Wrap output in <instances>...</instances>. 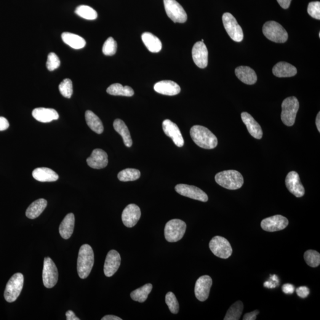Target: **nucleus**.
I'll return each mask as SVG.
<instances>
[{
	"label": "nucleus",
	"mask_w": 320,
	"mask_h": 320,
	"mask_svg": "<svg viewBox=\"0 0 320 320\" xmlns=\"http://www.w3.org/2000/svg\"><path fill=\"white\" fill-rule=\"evenodd\" d=\"M263 33L267 38L276 43L286 42L288 34L281 25L274 21H269L263 27Z\"/></svg>",
	"instance_id": "39448f33"
},
{
	"label": "nucleus",
	"mask_w": 320,
	"mask_h": 320,
	"mask_svg": "<svg viewBox=\"0 0 320 320\" xmlns=\"http://www.w3.org/2000/svg\"><path fill=\"white\" fill-rule=\"evenodd\" d=\"M9 127V122L4 117H0V131L5 130Z\"/></svg>",
	"instance_id": "de8ad7c7"
},
{
	"label": "nucleus",
	"mask_w": 320,
	"mask_h": 320,
	"mask_svg": "<svg viewBox=\"0 0 320 320\" xmlns=\"http://www.w3.org/2000/svg\"><path fill=\"white\" fill-rule=\"evenodd\" d=\"M75 224V217L73 213H69L64 218L61 223L59 231L61 236L64 239L70 238L73 233Z\"/></svg>",
	"instance_id": "bb28decb"
},
{
	"label": "nucleus",
	"mask_w": 320,
	"mask_h": 320,
	"mask_svg": "<svg viewBox=\"0 0 320 320\" xmlns=\"http://www.w3.org/2000/svg\"><path fill=\"white\" fill-rule=\"evenodd\" d=\"M60 60L58 56L55 53H50L48 55L47 62V67L50 71H54L60 66Z\"/></svg>",
	"instance_id": "79ce46f5"
},
{
	"label": "nucleus",
	"mask_w": 320,
	"mask_h": 320,
	"mask_svg": "<svg viewBox=\"0 0 320 320\" xmlns=\"http://www.w3.org/2000/svg\"><path fill=\"white\" fill-rule=\"evenodd\" d=\"M235 73H236L237 78L244 84L253 85L257 81V75L255 71L249 66H239L236 69Z\"/></svg>",
	"instance_id": "b1692460"
},
{
	"label": "nucleus",
	"mask_w": 320,
	"mask_h": 320,
	"mask_svg": "<svg viewBox=\"0 0 320 320\" xmlns=\"http://www.w3.org/2000/svg\"><path fill=\"white\" fill-rule=\"evenodd\" d=\"M190 134L194 143L199 147L211 149L218 145L217 138L206 127L200 125L192 127Z\"/></svg>",
	"instance_id": "f257e3e1"
},
{
	"label": "nucleus",
	"mask_w": 320,
	"mask_h": 320,
	"mask_svg": "<svg viewBox=\"0 0 320 320\" xmlns=\"http://www.w3.org/2000/svg\"><path fill=\"white\" fill-rule=\"evenodd\" d=\"M223 21L224 28L231 39L235 42H241L244 37L243 32L236 18L231 13H225L223 16Z\"/></svg>",
	"instance_id": "1a4fd4ad"
},
{
	"label": "nucleus",
	"mask_w": 320,
	"mask_h": 320,
	"mask_svg": "<svg viewBox=\"0 0 320 320\" xmlns=\"http://www.w3.org/2000/svg\"><path fill=\"white\" fill-rule=\"evenodd\" d=\"M59 90L64 97L71 98L73 93V82L70 79L64 80L59 85Z\"/></svg>",
	"instance_id": "58836bf2"
},
{
	"label": "nucleus",
	"mask_w": 320,
	"mask_h": 320,
	"mask_svg": "<svg viewBox=\"0 0 320 320\" xmlns=\"http://www.w3.org/2000/svg\"><path fill=\"white\" fill-rule=\"evenodd\" d=\"M153 289V285L147 284L143 287L138 288L130 293V297L133 301L143 303L145 302Z\"/></svg>",
	"instance_id": "72a5a7b5"
},
{
	"label": "nucleus",
	"mask_w": 320,
	"mask_h": 320,
	"mask_svg": "<svg viewBox=\"0 0 320 320\" xmlns=\"http://www.w3.org/2000/svg\"><path fill=\"white\" fill-rule=\"evenodd\" d=\"M121 257L119 253L114 250H111L107 255L104 273L107 277H111L116 273L121 265Z\"/></svg>",
	"instance_id": "6ab92c4d"
},
{
	"label": "nucleus",
	"mask_w": 320,
	"mask_h": 320,
	"mask_svg": "<svg viewBox=\"0 0 320 320\" xmlns=\"http://www.w3.org/2000/svg\"><path fill=\"white\" fill-rule=\"evenodd\" d=\"M259 314V311L255 310L251 313L245 314L243 317L244 320H255L257 319V315Z\"/></svg>",
	"instance_id": "49530a36"
},
{
	"label": "nucleus",
	"mask_w": 320,
	"mask_h": 320,
	"mask_svg": "<svg viewBox=\"0 0 320 320\" xmlns=\"http://www.w3.org/2000/svg\"><path fill=\"white\" fill-rule=\"evenodd\" d=\"M276 285H277L276 283H273L271 281L265 282V284H264V286L268 288H274L276 287Z\"/></svg>",
	"instance_id": "603ef678"
},
{
	"label": "nucleus",
	"mask_w": 320,
	"mask_h": 320,
	"mask_svg": "<svg viewBox=\"0 0 320 320\" xmlns=\"http://www.w3.org/2000/svg\"><path fill=\"white\" fill-rule=\"evenodd\" d=\"M142 40L144 45L147 48L149 51L157 53L161 50V41L153 34L149 33V32H145L142 34Z\"/></svg>",
	"instance_id": "c85d7f7f"
},
{
	"label": "nucleus",
	"mask_w": 320,
	"mask_h": 320,
	"mask_svg": "<svg viewBox=\"0 0 320 320\" xmlns=\"http://www.w3.org/2000/svg\"><path fill=\"white\" fill-rule=\"evenodd\" d=\"M273 74L277 77H290L295 76L297 73L295 66L286 62H280L276 64L273 68Z\"/></svg>",
	"instance_id": "a878e982"
},
{
	"label": "nucleus",
	"mask_w": 320,
	"mask_h": 320,
	"mask_svg": "<svg viewBox=\"0 0 320 320\" xmlns=\"http://www.w3.org/2000/svg\"><path fill=\"white\" fill-rule=\"evenodd\" d=\"M209 249L218 257L226 259L233 253V249L227 240L221 236L213 237L209 242Z\"/></svg>",
	"instance_id": "6e6552de"
},
{
	"label": "nucleus",
	"mask_w": 320,
	"mask_h": 320,
	"mask_svg": "<svg viewBox=\"0 0 320 320\" xmlns=\"http://www.w3.org/2000/svg\"><path fill=\"white\" fill-rule=\"evenodd\" d=\"M308 13L312 17L317 20L320 19V2L314 1L309 2L308 6Z\"/></svg>",
	"instance_id": "37998d69"
},
{
	"label": "nucleus",
	"mask_w": 320,
	"mask_h": 320,
	"mask_svg": "<svg viewBox=\"0 0 320 320\" xmlns=\"http://www.w3.org/2000/svg\"><path fill=\"white\" fill-rule=\"evenodd\" d=\"M75 13L80 17L86 20H93L97 17V13L96 12V11L88 5H80L77 7Z\"/></svg>",
	"instance_id": "c9c22d12"
},
{
	"label": "nucleus",
	"mask_w": 320,
	"mask_h": 320,
	"mask_svg": "<svg viewBox=\"0 0 320 320\" xmlns=\"http://www.w3.org/2000/svg\"><path fill=\"white\" fill-rule=\"evenodd\" d=\"M288 224L289 221L286 217L281 215H276L264 219L261 221L260 225L263 230L275 232L286 228Z\"/></svg>",
	"instance_id": "ddd939ff"
},
{
	"label": "nucleus",
	"mask_w": 320,
	"mask_h": 320,
	"mask_svg": "<svg viewBox=\"0 0 320 320\" xmlns=\"http://www.w3.org/2000/svg\"><path fill=\"white\" fill-rule=\"evenodd\" d=\"M297 293L298 297L301 298H305L308 297L309 293V288L306 287H300L297 288Z\"/></svg>",
	"instance_id": "c03bdc74"
},
{
	"label": "nucleus",
	"mask_w": 320,
	"mask_h": 320,
	"mask_svg": "<svg viewBox=\"0 0 320 320\" xmlns=\"http://www.w3.org/2000/svg\"><path fill=\"white\" fill-rule=\"evenodd\" d=\"M154 89L160 94L167 96H175L179 94L181 89L176 82L170 80L157 82L154 85Z\"/></svg>",
	"instance_id": "412c9836"
},
{
	"label": "nucleus",
	"mask_w": 320,
	"mask_h": 320,
	"mask_svg": "<svg viewBox=\"0 0 320 320\" xmlns=\"http://www.w3.org/2000/svg\"><path fill=\"white\" fill-rule=\"evenodd\" d=\"M165 12L173 22L183 23L186 22L188 16L185 10L176 0H164Z\"/></svg>",
	"instance_id": "9d476101"
},
{
	"label": "nucleus",
	"mask_w": 320,
	"mask_h": 320,
	"mask_svg": "<svg viewBox=\"0 0 320 320\" xmlns=\"http://www.w3.org/2000/svg\"><path fill=\"white\" fill-rule=\"evenodd\" d=\"M32 176L34 179L41 182H52L59 178L57 173L47 167L37 168L33 171Z\"/></svg>",
	"instance_id": "393cba45"
},
{
	"label": "nucleus",
	"mask_w": 320,
	"mask_h": 320,
	"mask_svg": "<svg viewBox=\"0 0 320 320\" xmlns=\"http://www.w3.org/2000/svg\"><path fill=\"white\" fill-rule=\"evenodd\" d=\"M285 184L288 191L297 197H301L305 194V189L301 183L300 176L294 171L288 173Z\"/></svg>",
	"instance_id": "2eb2a0df"
},
{
	"label": "nucleus",
	"mask_w": 320,
	"mask_h": 320,
	"mask_svg": "<svg viewBox=\"0 0 320 320\" xmlns=\"http://www.w3.org/2000/svg\"><path fill=\"white\" fill-rule=\"evenodd\" d=\"M241 116L242 121L246 126L250 134L253 137L260 140L263 136V131L260 125L247 112H242Z\"/></svg>",
	"instance_id": "4be33fe9"
},
{
	"label": "nucleus",
	"mask_w": 320,
	"mask_h": 320,
	"mask_svg": "<svg viewBox=\"0 0 320 320\" xmlns=\"http://www.w3.org/2000/svg\"><path fill=\"white\" fill-rule=\"evenodd\" d=\"M281 6L284 9H287L289 7L292 0H277Z\"/></svg>",
	"instance_id": "09e8293b"
},
{
	"label": "nucleus",
	"mask_w": 320,
	"mask_h": 320,
	"mask_svg": "<svg viewBox=\"0 0 320 320\" xmlns=\"http://www.w3.org/2000/svg\"><path fill=\"white\" fill-rule=\"evenodd\" d=\"M243 303L239 301L235 303L229 308L224 320H239L241 318L243 311Z\"/></svg>",
	"instance_id": "f704fd0d"
},
{
	"label": "nucleus",
	"mask_w": 320,
	"mask_h": 320,
	"mask_svg": "<svg viewBox=\"0 0 320 320\" xmlns=\"http://www.w3.org/2000/svg\"><path fill=\"white\" fill-rule=\"evenodd\" d=\"M316 124L319 132H320V112H319L316 117Z\"/></svg>",
	"instance_id": "864d4df0"
},
{
	"label": "nucleus",
	"mask_w": 320,
	"mask_h": 320,
	"mask_svg": "<svg viewBox=\"0 0 320 320\" xmlns=\"http://www.w3.org/2000/svg\"><path fill=\"white\" fill-rule=\"evenodd\" d=\"M219 185L228 190H237L244 184V178L241 173L236 170H225L217 173L215 177Z\"/></svg>",
	"instance_id": "7ed1b4c3"
},
{
	"label": "nucleus",
	"mask_w": 320,
	"mask_h": 320,
	"mask_svg": "<svg viewBox=\"0 0 320 320\" xmlns=\"http://www.w3.org/2000/svg\"><path fill=\"white\" fill-rule=\"evenodd\" d=\"M271 279H272V281H275V282H276L277 284H279L278 277H277V276L275 275V274H274V275H273V276H271Z\"/></svg>",
	"instance_id": "5fc2aeb1"
},
{
	"label": "nucleus",
	"mask_w": 320,
	"mask_h": 320,
	"mask_svg": "<svg viewBox=\"0 0 320 320\" xmlns=\"http://www.w3.org/2000/svg\"><path fill=\"white\" fill-rule=\"evenodd\" d=\"M113 127L114 130L122 137L125 146L130 147L132 145V140L129 130L125 122L121 119H117L113 122Z\"/></svg>",
	"instance_id": "c756f323"
},
{
	"label": "nucleus",
	"mask_w": 320,
	"mask_h": 320,
	"mask_svg": "<svg viewBox=\"0 0 320 320\" xmlns=\"http://www.w3.org/2000/svg\"><path fill=\"white\" fill-rule=\"evenodd\" d=\"M212 279L209 276L204 275L197 280L194 287V293L197 300L204 302L209 297Z\"/></svg>",
	"instance_id": "4468645a"
},
{
	"label": "nucleus",
	"mask_w": 320,
	"mask_h": 320,
	"mask_svg": "<svg viewBox=\"0 0 320 320\" xmlns=\"http://www.w3.org/2000/svg\"><path fill=\"white\" fill-rule=\"evenodd\" d=\"M165 303L169 306L171 313L175 314L178 313V311H179V304H178L174 293L172 292L167 293L166 296H165Z\"/></svg>",
	"instance_id": "ea45409f"
},
{
	"label": "nucleus",
	"mask_w": 320,
	"mask_h": 320,
	"mask_svg": "<svg viewBox=\"0 0 320 320\" xmlns=\"http://www.w3.org/2000/svg\"><path fill=\"white\" fill-rule=\"evenodd\" d=\"M282 290L286 294H292L294 292L295 287L292 284H285L282 287Z\"/></svg>",
	"instance_id": "a18cd8bd"
},
{
	"label": "nucleus",
	"mask_w": 320,
	"mask_h": 320,
	"mask_svg": "<svg viewBox=\"0 0 320 320\" xmlns=\"http://www.w3.org/2000/svg\"><path fill=\"white\" fill-rule=\"evenodd\" d=\"M94 252L89 244L82 245L80 248L77 259V272L80 278L85 279L89 276L94 265Z\"/></svg>",
	"instance_id": "f03ea898"
},
{
	"label": "nucleus",
	"mask_w": 320,
	"mask_h": 320,
	"mask_svg": "<svg viewBox=\"0 0 320 320\" xmlns=\"http://www.w3.org/2000/svg\"><path fill=\"white\" fill-rule=\"evenodd\" d=\"M117 43L113 37H109L103 44L102 51L107 56H112L115 54L117 50Z\"/></svg>",
	"instance_id": "a19ab883"
},
{
	"label": "nucleus",
	"mask_w": 320,
	"mask_h": 320,
	"mask_svg": "<svg viewBox=\"0 0 320 320\" xmlns=\"http://www.w3.org/2000/svg\"><path fill=\"white\" fill-rule=\"evenodd\" d=\"M140 171L134 169H126L120 172L117 175V178L121 181H135L140 177Z\"/></svg>",
	"instance_id": "e433bc0d"
},
{
	"label": "nucleus",
	"mask_w": 320,
	"mask_h": 320,
	"mask_svg": "<svg viewBox=\"0 0 320 320\" xmlns=\"http://www.w3.org/2000/svg\"><path fill=\"white\" fill-rule=\"evenodd\" d=\"M141 215L140 208L137 205H128L122 212V222L128 228L133 227L140 220Z\"/></svg>",
	"instance_id": "dca6fc26"
},
{
	"label": "nucleus",
	"mask_w": 320,
	"mask_h": 320,
	"mask_svg": "<svg viewBox=\"0 0 320 320\" xmlns=\"http://www.w3.org/2000/svg\"><path fill=\"white\" fill-rule=\"evenodd\" d=\"M66 320H80V319L76 316L74 312L71 310H69L66 312L65 314Z\"/></svg>",
	"instance_id": "8fccbe9b"
},
{
	"label": "nucleus",
	"mask_w": 320,
	"mask_h": 320,
	"mask_svg": "<svg viewBox=\"0 0 320 320\" xmlns=\"http://www.w3.org/2000/svg\"><path fill=\"white\" fill-rule=\"evenodd\" d=\"M85 121H86L88 126L93 131L101 134L104 130L103 125L98 117L93 112L87 111L85 113Z\"/></svg>",
	"instance_id": "2f4dec72"
},
{
	"label": "nucleus",
	"mask_w": 320,
	"mask_h": 320,
	"mask_svg": "<svg viewBox=\"0 0 320 320\" xmlns=\"http://www.w3.org/2000/svg\"><path fill=\"white\" fill-rule=\"evenodd\" d=\"M24 276L20 273L14 274L7 282L4 291L5 300L8 303H13L17 300L22 290Z\"/></svg>",
	"instance_id": "0eeeda50"
},
{
	"label": "nucleus",
	"mask_w": 320,
	"mask_h": 320,
	"mask_svg": "<svg viewBox=\"0 0 320 320\" xmlns=\"http://www.w3.org/2000/svg\"><path fill=\"white\" fill-rule=\"evenodd\" d=\"M32 116L37 121L42 123L50 122L59 118L58 113L55 109L44 108L34 109Z\"/></svg>",
	"instance_id": "5701e85b"
},
{
	"label": "nucleus",
	"mask_w": 320,
	"mask_h": 320,
	"mask_svg": "<svg viewBox=\"0 0 320 320\" xmlns=\"http://www.w3.org/2000/svg\"><path fill=\"white\" fill-rule=\"evenodd\" d=\"M101 320H122V319L119 318V317L113 316V315H108L103 317Z\"/></svg>",
	"instance_id": "3c124183"
},
{
	"label": "nucleus",
	"mask_w": 320,
	"mask_h": 320,
	"mask_svg": "<svg viewBox=\"0 0 320 320\" xmlns=\"http://www.w3.org/2000/svg\"><path fill=\"white\" fill-rule=\"evenodd\" d=\"M299 108L300 103L295 97H288L283 101L281 119L285 125L292 127L294 125Z\"/></svg>",
	"instance_id": "20e7f679"
},
{
	"label": "nucleus",
	"mask_w": 320,
	"mask_h": 320,
	"mask_svg": "<svg viewBox=\"0 0 320 320\" xmlns=\"http://www.w3.org/2000/svg\"><path fill=\"white\" fill-rule=\"evenodd\" d=\"M42 278L44 286L47 288L55 287L58 282V269L55 264L50 257L45 258Z\"/></svg>",
	"instance_id": "9b49d317"
},
{
	"label": "nucleus",
	"mask_w": 320,
	"mask_h": 320,
	"mask_svg": "<svg viewBox=\"0 0 320 320\" xmlns=\"http://www.w3.org/2000/svg\"><path fill=\"white\" fill-rule=\"evenodd\" d=\"M87 162L89 166L93 169H103L108 164V154L103 149H95L87 159Z\"/></svg>",
	"instance_id": "aec40b11"
},
{
	"label": "nucleus",
	"mask_w": 320,
	"mask_h": 320,
	"mask_svg": "<svg viewBox=\"0 0 320 320\" xmlns=\"http://www.w3.org/2000/svg\"><path fill=\"white\" fill-rule=\"evenodd\" d=\"M175 190L180 195L188 197L189 198L206 202L208 201V196L205 192L201 189L194 186L178 184L175 187Z\"/></svg>",
	"instance_id": "f8f14e48"
},
{
	"label": "nucleus",
	"mask_w": 320,
	"mask_h": 320,
	"mask_svg": "<svg viewBox=\"0 0 320 320\" xmlns=\"http://www.w3.org/2000/svg\"><path fill=\"white\" fill-rule=\"evenodd\" d=\"M186 230V223L182 220L174 219L169 221L165 226V238L170 242H177L183 238Z\"/></svg>",
	"instance_id": "423d86ee"
},
{
	"label": "nucleus",
	"mask_w": 320,
	"mask_h": 320,
	"mask_svg": "<svg viewBox=\"0 0 320 320\" xmlns=\"http://www.w3.org/2000/svg\"><path fill=\"white\" fill-rule=\"evenodd\" d=\"M194 63L200 68H206L208 63V51L204 42H197L192 49Z\"/></svg>",
	"instance_id": "a211bd4d"
},
{
	"label": "nucleus",
	"mask_w": 320,
	"mask_h": 320,
	"mask_svg": "<svg viewBox=\"0 0 320 320\" xmlns=\"http://www.w3.org/2000/svg\"><path fill=\"white\" fill-rule=\"evenodd\" d=\"M304 259L308 266L312 268H316L320 264V253L316 250H307L304 254Z\"/></svg>",
	"instance_id": "4c0bfd02"
},
{
	"label": "nucleus",
	"mask_w": 320,
	"mask_h": 320,
	"mask_svg": "<svg viewBox=\"0 0 320 320\" xmlns=\"http://www.w3.org/2000/svg\"><path fill=\"white\" fill-rule=\"evenodd\" d=\"M108 94L113 96H122L132 97L134 95V91L129 86H123L119 83L112 84L107 89Z\"/></svg>",
	"instance_id": "473e14b6"
},
{
	"label": "nucleus",
	"mask_w": 320,
	"mask_h": 320,
	"mask_svg": "<svg viewBox=\"0 0 320 320\" xmlns=\"http://www.w3.org/2000/svg\"><path fill=\"white\" fill-rule=\"evenodd\" d=\"M162 129L165 135L172 139L176 146L182 147L185 141L177 125L170 120L166 119L162 122Z\"/></svg>",
	"instance_id": "f3484780"
},
{
	"label": "nucleus",
	"mask_w": 320,
	"mask_h": 320,
	"mask_svg": "<svg viewBox=\"0 0 320 320\" xmlns=\"http://www.w3.org/2000/svg\"><path fill=\"white\" fill-rule=\"evenodd\" d=\"M61 37L64 43L75 49H82L86 44V42L82 37L76 34L64 32Z\"/></svg>",
	"instance_id": "7c9ffc66"
},
{
	"label": "nucleus",
	"mask_w": 320,
	"mask_h": 320,
	"mask_svg": "<svg viewBox=\"0 0 320 320\" xmlns=\"http://www.w3.org/2000/svg\"><path fill=\"white\" fill-rule=\"evenodd\" d=\"M47 204V201L44 199H39L34 201L27 209L26 217L32 220L38 217L44 212Z\"/></svg>",
	"instance_id": "cd10ccee"
}]
</instances>
